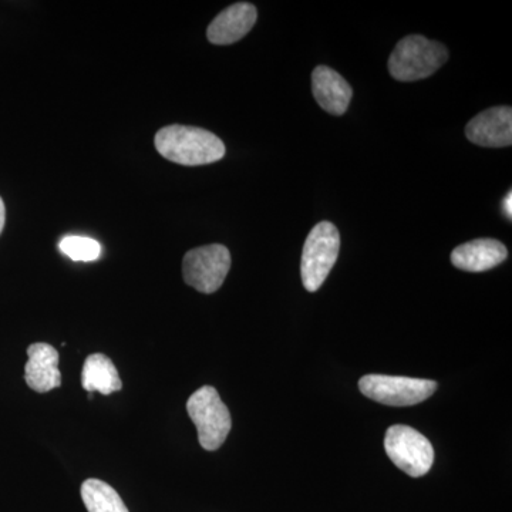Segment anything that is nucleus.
Listing matches in <instances>:
<instances>
[{"instance_id": "nucleus-1", "label": "nucleus", "mask_w": 512, "mask_h": 512, "mask_svg": "<svg viewBox=\"0 0 512 512\" xmlns=\"http://www.w3.org/2000/svg\"><path fill=\"white\" fill-rule=\"evenodd\" d=\"M154 143L161 156L187 167L217 163L225 156L221 138L204 128L173 124L158 130Z\"/></svg>"}, {"instance_id": "nucleus-2", "label": "nucleus", "mask_w": 512, "mask_h": 512, "mask_svg": "<svg viewBox=\"0 0 512 512\" xmlns=\"http://www.w3.org/2000/svg\"><path fill=\"white\" fill-rule=\"evenodd\" d=\"M447 59V47L441 43L431 42L424 36H407L394 47L389 72L399 82H417L433 76Z\"/></svg>"}, {"instance_id": "nucleus-3", "label": "nucleus", "mask_w": 512, "mask_h": 512, "mask_svg": "<svg viewBox=\"0 0 512 512\" xmlns=\"http://www.w3.org/2000/svg\"><path fill=\"white\" fill-rule=\"evenodd\" d=\"M187 412L197 427L201 447L207 451L218 450L232 429V419L217 390L204 386L192 393L187 402Z\"/></svg>"}, {"instance_id": "nucleus-4", "label": "nucleus", "mask_w": 512, "mask_h": 512, "mask_svg": "<svg viewBox=\"0 0 512 512\" xmlns=\"http://www.w3.org/2000/svg\"><path fill=\"white\" fill-rule=\"evenodd\" d=\"M339 249V231L332 222H319L309 232L301 261V276L306 291L316 292L323 285L338 261Z\"/></svg>"}, {"instance_id": "nucleus-5", "label": "nucleus", "mask_w": 512, "mask_h": 512, "mask_svg": "<svg viewBox=\"0 0 512 512\" xmlns=\"http://www.w3.org/2000/svg\"><path fill=\"white\" fill-rule=\"evenodd\" d=\"M359 389L377 403L407 407L430 399L437 390V383L412 377L367 375L360 379Z\"/></svg>"}, {"instance_id": "nucleus-6", "label": "nucleus", "mask_w": 512, "mask_h": 512, "mask_svg": "<svg viewBox=\"0 0 512 512\" xmlns=\"http://www.w3.org/2000/svg\"><path fill=\"white\" fill-rule=\"evenodd\" d=\"M387 456L410 477H423L434 463L433 446L409 426H392L384 437Z\"/></svg>"}, {"instance_id": "nucleus-7", "label": "nucleus", "mask_w": 512, "mask_h": 512, "mask_svg": "<svg viewBox=\"0 0 512 512\" xmlns=\"http://www.w3.org/2000/svg\"><path fill=\"white\" fill-rule=\"evenodd\" d=\"M231 269V254L220 244L191 249L184 256L185 284L201 293H214L221 288Z\"/></svg>"}, {"instance_id": "nucleus-8", "label": "nucleus", "mask_w": 512, "mask_h": 512, "mask_svg": "<svg viewBox=\"0 0 512 512\" xmlns=\"http://www.w3.org/2000/svg\"><path fill=\"white\" fill-rule=\"evenodd\" d=\"M471 143L481 147L500 148L512 144L511 107H493L474 117L466 127Z\"/></svg>"}, {"instance_id": "nucleus-9", "label": "nucleus", "mask_w": 512, "mask_h": 512, "mask_svg": "<svg viewBox=\"0 0 512 512\" xmlns=\"http://www.w3.org/2000/svg\"><path fill=\"white\" fill-rule=\"evenodd\" d=\"M258 19V10L252 3L239 2L222 10L207 29L212 45L227 46L248 35Z\"/></svg>"}, {"instance_id": "nucleus-10", "label": "nucleus", "mask_w": 512, "mask_h": 512, "mask_svg": "<svg viewBox=\"0 0 512 512\" xmlns=\"http://www.w3.org/2000/svg\"><path fill=\"white\" fill-rule=\"evenodd\" d=\"M29 360L25 366V380L30 389L47 393L62 386L59 370V352L47 343H35L28 349Z\"/></svg>"}, {"instance_id": "nucleus-11", "label": "nucleus", "mask_w": 512, "mask_h": 512, "mask_svg": "<svg viewBox=\"0 0 512 512\" xmlns=\"http://www.w3.org/2000/svg\"><path fill=\"white\" fill-rule=\"evenodd\" d=\"M312 93L319 106L333 116L345 114L353 96L350 84L328 66H318L313 70Z\"/></svg>"}, {"instance_id": "nucleus-12", "label": "nucleus", "mask_w": 512, "mask_h": 512, "mask_svg": "<svg viewBox=\"0 0 512 512\" xmlns=\"http://www.w3.org/2000/svg\"><path fill=\"white\" fill-rule=\"evenodd\" d=\"M508 251L497 239H474L454 249L451 262L456 268L467 272H485L503 264Z\"/></svg>"}, {"instance_id": "nucleus-13", "label": "nucleus", "mask_w": 512, "mask_h": 512, "mask_svg": "<svg viewBox=\"0 0 512 512\" xmlns=\"http://www.w3.org/2000/svg\"><path fill=\"white\" fill-rule=\"evenodd\" d=\"M82 386L89 393L99 392L104 396L120 392L123 383L117 372V367L110 357L94 353L87 357L82 370Z\"/></svg>"}, {"instance_id": "nucleus-14", "label": "nucleus", "mask_w": 512, "mask_h": 512, "mask_svg": "<svg viewBox=\"0 0 512 512\" xmlns=\"http://www.w3.org/2000/svg\"><path fill=\"white\" fill-rule=\"evenodd\" d=\"M82 498L89 512H130L119 493L97 478L84 481Z\"/></svg>"}, {"instance_id": "nucleus-15", "label": "nucleus", "mask_w": 512, "mask_h": 512, "mask_svg": "<svg viewBox=\"0 0 512 512\" xmlns=\"http://www.w3.org/2000/svg\"><path fill=\"white\" fill-rule=\"evenodd\" d=\"M59 249L67 258L76 262H92L99 259L101 247L96 239L69 235L59 242Z\"/></svg>"}, {"instance_id": "nucleus-16", "label": "nucleus", "mask_w": 512, "mask_h": 512, "mask_svg": "<svg viewBox=\"0 0 512 512\" xmlns=\"http://www.w3.org/2000/svg\"><path fill=\"white\" fill-rule=\"evenodd\" d=\"M504 212L505 215H507L508 218H512V194L511 191L508 192L507 197L504 198Z\"/></svg>"}, {"instance_id": "nucleus-17", "label": "nucleus", "mask_w": 512, "mask_h": 512, "mask_svg": "<svg viewBox=\"0 0 512 512\" xmlns=\"http://www.w3.org/2000/svg\"><path fill=\"white\" fill-rule=\"evenodd\" d=\"M5 221H6L5 202H3L2 197H0V234H2L3 228H5Z\"/></svg>"}]
</instances>
